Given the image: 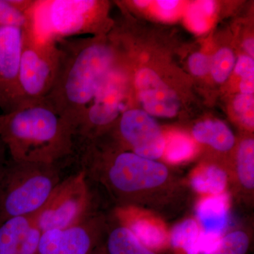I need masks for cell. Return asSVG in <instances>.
Instances as JSON below:
<instances>
[{"label": "cell", "mask_w": 254, "mask_h": 254, "mask_svg": "<svg viewBox=\"0 0 254 254\" xmlns=\"http://www.w3.org/2000/svg\"><path fill=\"white\" fill-rule=\"evenodd\" d=\"M195 146L193 141L182 133L171 135L168 142L165 141L164 153L170 163H177L185 161L195 153Z\"/></svg>", "instance_id": "obj_22"}, {"label": "cell", "mask_w": 254, "mask_h": 254, "mask_svg": "<svg viewBox=\"0 0 254 254\" xmlns=\"http://www.w3.org/2000/svg\"><path fill=\"white\" fill-rule=\"evenodd\" d=\"M119 130L135 154L155 160L163 155L165 139L154 119L140 110H127L122 114Z\"/></svg>", "instance_id": "obj_10"}, {"label": "cell", "mask_w": 254, "mask_h": 254, "mask_svg": "<svg viewBox=\"0 0 254 254\" xmlns=\"http://www.w3.org/2000/svg\"><path fill=\"white\" fill-rule=\"evenodd\" d=\"M102 10L96 0H36L28 31L39 41L55 42L95 33Z\"/></svg>", "instance_id": "obj_4"}, {"label": "cell", "mask_w": 254, "mask_h": 254, "mask_svg": "<svg viewBox=\"0 0 254 254\" xmlns=\"http://www.w3.org/2000/svg\"><path fill=\"white\" fill-rule=\"evenodd\" d=\"M190 71L197 76H204L210 70V60L206 55L197 53L190 55L189 60Z\"/></svg>", "instance_id": "obj_29"}, {"label": "cell", "mask_w": 254, "mask_h": 254, "mask_svg": "<svg viewBox=\"0 0 254 254\" xmlns=\"http://www.w3.org/2000/svg\"><path fill=\"white\" fill-rule=\"evenodd\" d=\"M60 182L55 165L7 162L0 177V223L38 213Z\"/></svg>", "instance_id": "obj_3"}, {"label": "cell", "mask_w": 254, "mask_h": 254, "mask_svg": "<svg viewBox=\"0 0 254 254\" xmlns=\"http://www.w3.org/2000/svg\"><path fill=\"white\" fill-rule=\"evenodd\" d=\"M135 85L143 108L150 115L160 118H173L180 108L178 97L150 68H142L136 73Z\"/></svg>", "instance_id": "obj_11"}, {"label": "cell", "mask_w": 254, "mask_h": 254, "mask_svg": "<svg viewBox=\"0 0 254 254\" xmlns=\"http://www.w3.org/2000/svg\"><path fill=\"white\" fill-rule=\"evenodd\" d=\"M0 139L18 163L55 165L75 152L72 127L44 99L0 115Z\"/></svg>", "instance_id": "obj_2"}, {"label": "cell", "mask_w": 254, "mask_h": 254, "mask_svg": "<svg viewBox=\"0 0 254 254\" xmlns=\"http://www.w3.org/2000/svg\"><path fill=\"white\" fill-rule=\"evenodd\" d=\"M249 246L250 240L247 234L233 232L222 237L210 250L203 254H246Z\"/></svg>", "instance_id": "obj_23"}, {"label": "cell", "mask_w": 254, "mask_h": 254, "mask_svg": "<svg viewBox=\"0 0 254 254\" xmlns=\"http://www.w3.org/2000/svg\"><path fill=\"white\" fill-rule=\"evenodd\" d=\"M92 245L91 227L82 220L63 230L59 254H88Z\"/></svg>", "instance_id": "obj_16"}, {"label": "cell", "mask_w": 254, "mask_h": 254, "mask_svg": "<svg viewBox=\"0 0 254 254\" xmlns=\"http://www.w3.org/2000/svg\"><path fill=\"white\" fill-rule=\"evenodd\" d=\"M119 216L128 228L145 247L150 250H161L166 247L169 237L159 224L150 220L134 218L127 210L119 211Z\"/></svg>", "instance_id": "obj_13"}, {"label": "cell", "mask_w": 254, "mask_h": 254, "mask_svg": "<svg viewBox=\"0 0 254 254\" xmlns=\"http://www.w3.org/2000/svg\"><path fill=\"white\" fill-rule=\"evenodd\" d=\"M196 141L210 145L220 151H227L235 144L233 133L225 123L207 120L197 124L193 128Z\"/></svg>", "instance_id": "obj_15"}, {"label": "cell", "mask_w": 254, "mask_h": 254, "mask_svg": "<svg viewBox=\"0 0 254 254\" xmlns=\"http://www.w3.org/2000/svg\"><path fill=\"white\" fill-rule=\"evenodd\" d=\"M229 197L227 193L209 195L200 200L197 217L205 233L222 237L228 224Z\"/></svg>", "instance_id": "obj_12"}, {"label": "cell", "mask_w": 254, "mask_h": 254, "mask_svg": "<svg viewBox=\"0 0 254 254\" xmlns=\"http://www.w3.org/2000/svg\"><path fill=\"white\" fill-rule=\"evenodd\" d=\"M237 174L241 183L248 189L254 187V141L252 138L241 143L237 153Z\"/></svg>", "instance_id": "obj_21"}, {"label": "cell", "mask_w": 254, "mask_h": 254, "mask_svg": "<svg viewBox=\"0 0 254 254\" xmlns=\"http://www.w3.org/2000/svg\"><path fill=\"white\" fill-rule=\"evenodd\" d=\"M41 234V229L38 227L34 220L33 225L25 235L18 254H38Z\"/></svg>", "instance_id": "obj_28"}, {"label": "cell", "mask_w": 254, "mask_h": 254, "mask_svg": "<svg viewBox=\"0 0 254 254\" xmlns=\"http://www.w3.org/2000/svg\"><path fill=\"white\" fill-rule=\"evenodd\" d=\"M196 191L209 195L224 193L227 184V174L222 169L210 165L197 170L190 179Z\"/></svg>", "instance_id": "obj_19"}, {"label": "cell", "mask_w": 254, "mask_h": 254, "mask_svg": "<svg viewBox=\"0 0 254 254\" xmlns=\"http://www.w3.org/2000/svg\"><path fill=\"white\" fill-rule=\"evenodd\" d=\"M203 232L198 222L189 219L174 227L170 243L175 248L185 251L186 254H201Z\"/></svg>", "instance_id": "obj_17"}, {"label": "cell", "mask_w": 254, "mask_h": 254, "mask_svg": "<svg viewBox=\"0 0 254 254\" xmlns=\"http://www.w3.org/2000/svg\"><path fill=\"white\" fill-rule=\"evenodd\" d=\"M109 254H156L145 247L128 228L120 227L110 233L108 240Z\"/></svg>", "instance_id": "obj_20"}, {"label": "cell", "mask_w": 254, "mask_h": 254, "mask_svg": "<svg viewBox=\"0 0 254 254\" xmlns=\"http://www.w3.org/2000/svg\"><path fill=\"white\" fill-rule=\"evenodd\" d=\"M24 31L0 27V109L8 113L21 105L18 76Z\"/></svg>", "instance_id": "obj_9"}, {"label": "cell", "mask_w": 254, "mask_h": 254, "mask_svg": "<svg viewBox=\"0 0 254 254\" xmlns=\"http://www.w3.org/2000/svg\"></svg>", "instance_id": "obj_36"}, {"label": "cell", "mask_w": 254, "mask_h": 254, "mask_svg": "<svg viewBox=\"0 0 254 254\" xmlns=\"http://www.w3.org/2000/svg\"><path fill=\"white\" fill-rule=\"evenodd\" d=\"M215 3L211 1H201L193 4L188 12V21L193 30L203 32L207 28V18L213 14Z\"/></svg>", "instance_id": "obj_25"}, {"label": "cell", "mask_w": 254, "mask_h": 254, "mask_svg": "<svg viewBox=\"0 0 254 254\" xmlns=\"http://www.w3.org/2000/svg\"><path fill=\"white\" fill-rule=\"evenodd\" d=\"M133 4L136 5L137 6H139V7H145V6H148V5L150 4V1H133Z\"/></svg>", "instance_id": "obj_35"}, {"label": "cell", "mask_w": 254, "mask_h": 254, "mask_svg": "<svg viewBox=\"0 0 254 254\" xmlns=\"http://www.w3.org/2000/svg\"><path fill=\"white\" fill-rule=\"evenodd\" d=\"M240 86L241 92L243 94H254V76L242 78Z\"/></svg>", "instance_id": "obj_31"}, {"label": "cell", "mask_w": 254, "mask_h": 254, "mask_svg": "<svg viewBox=\"0 0 254 254\" xmlns=\"http://www.w3.org/2000/svg\"><path fill=\"white\" fill-rule=\"evenodd\" d=\"M60 65L54 85L45 100L72 127L117 66L113 46L95 38H71L57 41Z\"/></svg>", "instance_id": "obj_1"}, {"label": "cell", "mask_w": 254, "mask_h": 254, "mask_svg": "<svg viewBox=\"0 0 254 254\" xmlns=\"http://www.w3.org/2000/svg\"><path fill=\"white\" fill-rule=\"evenodd\" d=\"M128 85V77L123 69L118 67L112 71L78 121L75 141L90 139L95 129L110 126L126 111Z\"/></svg>", "instance_id": "obj_7"}, {"label": "cell", "mask_w": 254, "mask_h": 254, "mask_svg": "<svg viewBox=\"0 0 254 254\" xmlns=\"http://www.w3.org/2000/svg\"><path fill=\"white\" fill-rule=\"evenodd\" d=\"M157 3L160 9L167 14L168 11H173L175 8H176L180 2L178 1H158Z\"/></svg>", "instance_id": "obj_32"}, {"label": "cell", "mask_w": 254, "mask_h": 254, "mask_svg": "<svg viewBox=\"0 0 254 254\" xmlns=\"http://www.w3.org/2000/svg\"><path fill=\"white\" fill-rule=\"evenodd\" d=\"M235 63V55L231 50L222 48L219 50L210 60V71L215 81L218 83L226 81L233 70Z\"/></svg>", "instance_id": "obj_24"}, {"label": "cell", "mask_w": 254, "mask_h": 254, "mask_svg": "<svg viewBox=\"0 0 254 254\" xmlns=\"http://www.w3.org/2000/svg\"><path fill=\"white\" fill-rule=\"evenodd\" d=\"M62 232L59 229L42 232L38 254H59Z\"/></svg>", "instance_id": "obj_27"}, {"label": "cell", "mask_w": 254, "mask_h": 254, "mask_svg": "<svg viewBox=\"0 0 254 254\" xmlns=\"http://www.w3.org/2000/svg\"><path fill=\"white\" fill-rule=\"evenodd\" d=\"M36 0H0V27L11 26L29 31V12Z\"/></svg>", "instance_id": "obj_18"}, {"label": "cell", "mask_w": 254, "mask_h": 254, "mask_svg": "<svg viewBox=\"0 0 254 254\" xmlns=\"http://www.w3.org/2000/svg\"><path fill=\"white\" fill-rule=\"evenodd\" d=\"M234 109L240 118L241 122L250 128L254 126V94L237 95L234 100Z\"/></svg>", "instance_id": "obj_26"}, {"label": "cell", "mask_w": 254, "mask_h": 254, "mask_svg": "<svg viewBox=\"0 0 254 254\" xmlns=\"http://www.w3.org/2000/svg\"><path fill=\"white\" fill-rule=\"evenodd\" d=\"M107 176L115 190L131 193L163 185L168 179V171L163 164L134 153L123 152L111 160Z\"/></svg>", "instance_id": "obj_8"}, {"label": "cell", "mask_w": 254, "mask_h": 254, "mask_svg": "<svg viewBox=\"0 0 254 254\" xmlns=\"http://www.w3.org/2000/svg\"><path fill=\"white\" fill-rule=\"evenodd\" d=\"M244 48L250 56L254 55V42L253 38H249L244 43Z\"/></svg>", "instance_id": "obj_34"}, {"label": "cell", "mask_w": 254, "mask_h": 254, "mask_svg": "<svg viewBox=\"0 0 254 254\" xmlns=\"http://www.w3.org/2000/svg\"><path fill=\"white\" fill-rule=\"evenodd\" d=\"M235 72L242 78L254 76V61L251 57L241 56L235 66Z\"/></svg>", "instance_id": "obj_30"}, {"label": "cell", "mask_w": 254, "mask_h": 254, "mask_svg": "<svg viewBox=\"0 0 254 254\" xmlns=\"http://www.w3.org/2000/svg\"><path fill=\"white\" fill-rule=\"evenodd\" d=\"M60 57L57 42L39 41L24 31L18 76L21 105L45 99L56 80Z\"/></svg>", "instance_id": "obj_5"}, {"label": "cell", "mask_w": 254, "mask_h": 254, "mask_svg": "<svg viewBox=\"0 0 254 254\" xmlns=\"http://www.w3.org/2000/svg\"><path fill=\"white\" fill-rule=\"evenodd\" d=\"M6 147L0 139V177H1V173L4 170L5 165L7 163L6 160Z\"/></svg>", "instance_id": "obj_33"}, {"label": "cell", "mask_w": 254, "mask_h": 254, "mask_svg": "<svg viewBox=\"0 0 254 254\" xmlns=\"http://www.w3.org/2000/svg\"><path fill=\"white\" fill-rule=\"evenodd\" d=\"M34 215L14 217L0 223V254H18Z\"/></svg>", "instance_id": "obj_14"}, {"label": "cell", "mask_w": 254, "mask_h": 254, "mask_svg": "<svg viewBox=\"0 0 254 254\" xmlns=\"http://www.w3.org/2000/svg\"><path fill=\"white\" fill-rule=\"evenodd\" d=\"M88 205L86 173L71 175L55 187L43 208L34 215L42 232L64 230L83 220Z\"/></svg>", "instance_id": "obj_6"}]
</instances>
